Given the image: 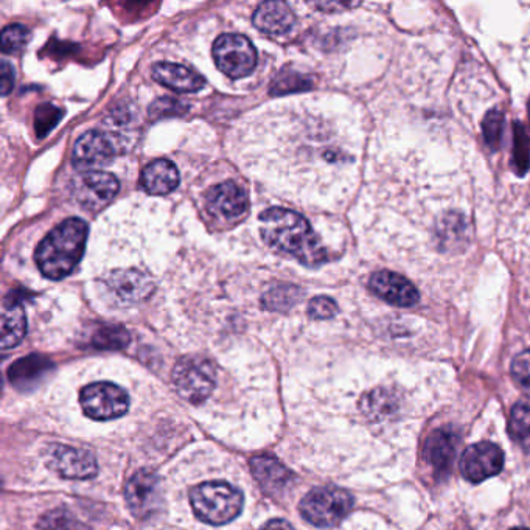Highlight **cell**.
Masks as SVG:
<instances>
[{"label": "cell", "mask_w": 530, "mask_h": 530, "mask_svg": "<svg viewBox=\"0 0 530 530\" xmlns=\"http://www.w3.org/2000/svg\"><path fill=\"white\" fill-rule=\"evenodd\" d=\"M38 527L39 530H89L86 524L64 509L52 510L42 515Z\"/></svg>", "instance_id": "26"}, {"label": "cell", "mask_w": 530, "mask_h": 530, "mask_svg": "<svg viewBox=\"0 0 530 530\" xmlns=\"http://www.w3.org/2000/svg\"><path fill=\"white\" fill-rule=\"evenodd\" d=\"M80 403L84 414L94 420L119 419L130 408V397L117 384L92 383L81 391Z\"/></svg>", "instance_id": "7"}, {"label": "cell", "mask_w": 530, "mask_h": 530, "mask_svg": "<svg viewBox=\"0 0 530 530\" xmlns=\"http://www.w3.org/2000/svg\"><path fill=\"white\" fill-rule=\"evenodd\" d=\"M173 384L184 400L193 405L203 403L217 384V369L203 356H185L173 369Z\"/></svg>", "instance_id": "5"}, {"label": "cell", "mask_w": 530, "mask_h": 530, "mask_svg": "<svg viewBox=\"0 0 530 530\" xmlns=\"http://www.w3.org/2000/svg\"><path fill=\"white\" fill-rule=\"evenodd\" d=\"M457 443L459 437L454 429H436L426 440L425 457L428 464L433 467L437 476H447L456 459Z\"/></svg>", "instance_id": "16"}, {"label": "cell", "mask_w": 530, "mask_h": 530, "mask_svg": "<svg viewBox=\"0 0 530 530\" xmlns=\"http://www.w3.org/2000/svg\"><path fill=\"white\" fill-rule=\"evenodd\" d=\"M509 434L523 450L530 451V406H513L509 419Z\"/></svg>", "instance_id": "24"}, {"label": "cell", "mask_w": 530, "mask_h": 530, "mask_svg": "<svg viewBox=\"0 0 530 530\" xmlns=\"http://www.w3.org/2000/svg\"><path fill=\"white\" fill-rule=\"evenodd\" d=\"M27 333V318L22 308L21 299H11L10 294L5 297L4 311H2V341L0 346L4 350L13 349L24 339Z\"/></svg>", "instance_id": "21"}, {"label": "cell", "mask_w": 530, "mask_h": 530, "mask_svg": "<svg viewBox=\"0 0 530 530\" xmlns=\"http://www.w3.org/2000/svg\"><path fill=\"white\" fill-rule=\"evenodd\" d=\"M482 133H484L485 143L492 148L493 151H498L501 147V140H503L504 133V114L499 109H493L482 122Z\"/></svg>", "instance_id": "28"}, {"label": "cell", "mask_w": 530, "mask_h": 530, "mask_svg": "<svg viewBox=\"0 0 530 530\" xmlns=\"http://www.w3.org/2000/svg\"><path fill=\"white\" fill-rule=\"evenodd\" d=\"M370 290L395 307H412L419 302V291L397 272L380 271L370 277Z\"/></svg>", "instance_id": "15"}, {"label": "cell", "mask_w": 530, "mask_h": 530, "mask_svg": "<svg viewBox=\"0 0 530 530\" xmlns=\"http://www.w3.org/2000/svg\"><path fill=\"white\" fill-rule=\"evenodd\" d=\"M512 377L526 394H530V350L520 353L513 360Z\"/></svg>", "instance_id": "32"}, {"label": "cell", "mask_w": 530, "mask_h": 530, "mask_svg": "<svg viewBox=\"0 0 530 530\" xmlns=\"http://www.w3.org/2000/svg\"><path fill=\"white\" fill-rule=\"evenodd\" d=\"M130 333L122 325H102L92 335L91 344L98 350H120L130 344Z\"/></svg>", "instance_id": "22"}, {"label": "cell", "mask_w": 530, "mask_h": 530, "mask_svg": "<svg viewBox=\"0 0 530 530\" xmlns=\"http://www.w3.org/2000/svg\"><path fill=\"white\" fill-rule=\"evenodd\" d=\"M260 234L269 248L290 255L308 268H316L327 260V251L310 223L293 210L272 207L263 212Z\"/></svg>", "instance_id": "1"}, {"label": "cell", "mask_w": 530, "mask_h": 530, "mask_svg": "<svg viewBox=\"0 0 530 530\" xmlns=\"http://www.w3.org/2000/svg\"><path fill=\"white\" fill-rule=\"evenodd\" d=\"M32 33L21 24L7 25L2 32V50L5 53L19 52L30 42Z\"/></svg>", "instance_id": "30"}, {"label": "cell", "mask_w": 530, "mask_h": 530, "mask_svg": "<svg viewBox=\"0 0 530 530\" xmlns=\"http://www.w3.org/2000/svg\"><path fill=\"white\" fill-rule=\"evenodd\" d=\"M50 465L58 475L66 479L83 481L94 478L98 473L97 461L89 451L66 445H55L50 450Z\"/></svg>", "instance_id": "13"}, {"label": "cell", "mask_w": 530, "mask_h": 530, "mask_svg": "<svg viewBox=\"0 0 530 530\" xmlns=\"http://www.w3.org/2000/svg\"><path fill=\"white\" fill-rule=\"evenodd\" d=\"M358 4H318L316 7L321 8V10H330V8H353Z\"/></svg>", "instance_id": "37"}, {"label": "cell", "mask_w": 530, "mask_h": 530, "mask_svg": "<svg viewBox=\"0 0 530 530\" xmlns=\"http://www.w3.org/2000/svg\"><path fill=\"white\" fill-rule=\"evenodd\" d=\"M504 468V453L492 442L471 445L462 454L461 473L471 482H482L499 475Z\"/></svg>", "instance_id": "10"}, {"label": "cell", "mask_w": 530, "mask_h": 530, "mask_svg": "<svg viewBox=\"0 0 530 530\" xmlns=\"http://www.w3.org/2000/svg\"><path fill=\"white\" fill-rule=\"evenodd\" d=\"M262 530H294L290 523L285 520H272Z\"/></svg>", "instance_id": "36"}, {"label": "cell", "mask_w": 530, "mask_h": 530, "mask_svg": "<svg viewBox=\"0 0 530 530\" xmlns=\"http://www.w3.org/2000/svg\"><path fill=\"white\" fill-rule=\"evenodd\" d=\"M196 517L212 526L231 523L240 515L245 498L240 490L223 481L204 482L190 493Z\"/></svg>", "instance_id": "3"}, {"label": "cell", "mask_w": 530, "mask_h": 530, "mask_svg": "<svg viewBox=\"0 0 530 530\" xmlns=\"http://www.w3.org/2000/svg\"><path fill=\"white\" fill-rule=\"evenodd\" d=\"M185 105H182L181 102H178L176 98L164 97L159 98L156 103H153V106L150 108L151 116L156 117H168L176 116V114H182L185 112Z\"/></svg>", "instance_id": "34"}, {"label": "cell", "mask_w": 530, "mask_h": 530, "mask_svg": "<svg viewBox=\"0 0 530 530\" xmlns=\"http://www.w3.org/2000/svg\"><path fill=\"white\" fill-rule=\"evenodd\" d=\"M513 164L518 175H524L530 168V143L521 123H515V139H513Z\"/></svg>", "instance_id": "27"}, {"label": "cell", "mask_w": 530, "mask_h": 530, "mask_svg": "<svg viewBox=\"0 0 530 530\" xmlns=\"http://www.w3.org/2000/svg\"><path fill=\"white\" fill-rule=\"evenodd\" d=\"M255 27L266 35L282 36L291 32L294 27V13L285 2H265L255 10Z\"/></svg>", "instance_id": "18"}, {"label": "cell", "mask_w": 530, "mask_h": 530, "mask_svg": "<svg viewBox=\"0 0 530 530\" xmlns=\"http://www.w3.org/2000/svg\"><path fill=\"white\" fill-rule=\"evenodd\" d=\"M125 499L134 517H153L162 506L161 481L153 471L139 470L126 484Z\"/></svg>", "instance_id": "9"}, {"label": "cell", "mask_w": 530, "mask_h": 530, "mask_svg": "<svg viewBox=\"0 0 530 530\" xmlns=\"http://www.w3.org/2000/svg\"><path fill=\"white\" fill-rule=\"evenodd\" d=\"M206 206L215 217L235 220L248 210V193L237 182L226 181L207 192Z\"/></svg>", "instance_id": "14"}, {"label": "cell", "mask_w": 530, "mask_h": 530, "mask_svg": "<svg viewBox=\"0 0 530 530\" xmlns=\"http://www.w3.org/2000/svg\"><path fill=\"white\" fill-rule=\"evenodd\" d=\"M336 313H338V305L335 300L327 296L314 297L308 304L310 318L318 319V321L335 318Z\"/></svg>", "instance_id": "33"}, {"label": "cell", "mask_w": 530, "mask_h": 530, "mask_svg": "<svg viewBox=\"0 0 530 530\" xmlns=\"http://www.w3.org/2000/svg\"><path fill=\"white\" fill-rule=\"evenodd\" d=\"M61 111L52 105H42L36 109L35 125L36 134L39 137L46 136L50 130L55 128L56 123L60 122Z\"/></svg>", "instance_id": "31"}, {"label": "cell", "mask_w": 530, "mask_h": 530, "mask_svg": "<svg viewBox=\"0 0 530 530\" xmlns=\"http://www.w3.org/2000/svg\"><path fill=\"white\" fill-rule=\"evenodd\" d=\"M353 496L338 487H319L311 490L300 503L302 517L318 527H335L353 509Z\"/></svg>", "instance_id": "4"}, {"label": "cell", "mask_w": 530, "mask_h": 530, "mask_svg": "<svg viewBox=\"0 0 530 530\" xmlns=\"http://www.w3.org/2000/svg\"><path fill=\"white\" fill-rule=\"evenodd\" d=\"M213 60L218 69L231 78H245L257 66V50L246 36L227 33L213 44Z\"/></svg>", "instance_id": "6"}, {"label": "cell", "mask_w": 530, "mask_h": 530, "mask_svg": "<svg viewBox=\"0 0 530 530\" xmlns=\"http://www.w3.org/2000/svg\"><path fill=\"white\" fill-rule=\"evenodd\" d=\"M117 140L111 134L103 131L92 130L83 134L74 147L75 167L94 168L98 165L108 164L116 156Z\"/></svg>", "instance_id": "12"}, {"label": "cell", "mask_w": 530, "mask_h": 530, "mask_svg": "<svg viewBox=\"0 0 530 530\" xmlns=\"http://www.w3.org/2000/svg\"><path fill=\"white\" fill-rule=\"evenodd\" d=\"M88 241V224L81 218L63 221L39 243L35 260L42 276L61 280L81 262Z\"/></svg>", "instance_id": "2"}, {"label": "cell", "mask_w": 530, "mask_h": 530, "mask_svg": "<svg viewBox=\"0 0 530 530\" xmlns=\"http://www.w3.org/2000/svg\"><path fill=\"white\" fill-rule=\"evenodd\" d=\"M14 86V72L13 67L10 66L8 61H2L0 66V91L2 95H8L13 91Z\"/></svg>", "instance_id": "35"}, {"label": "cell", "mask_w": 530, "mask_h": 530, "mask_svg": "<svg viewBox=\"0 0 530 530\" xmlns=\"http://www.w3.org/2000/svg\"><path fill=\"white\" fill-rule=\"evenodd\" d=\"M50 363L42 356H28L24 360H19L10 367L11 383H25V381H33V378H38L42 372L49 369Z\"/></svg>", "instance_id": "25"}, {"label": "cell", "mask_w": 530, "mask_h": 530, "mask_svg": "<svg viewBox=\"0 0 530 530\" xmlns=\"http://www.w3.org/2000/svg\"><path fill=\"white\" fill-rule=\"evenodd\" d=\"M302 296V291L294 285L274 286L268 293L263 296L262 304L269 311L291 310L297 304Z\"/></svg>", "instance_id": "23"}, {"label": "cell", "mask_w": 530, "mask_h": 530, "mask_svg": "<svg viewBox=\"0 0 530 530\" xmlns=\"http://www.w3.org/2000/svg\"><path fill=\"white\" fill-rule=\"evenodd\" d=\"M179 171L170 161H154L143 170L142 187L145 192L154 196H164L173 192L179 185Z\"/></svg>", "instance_id": "20"}, {"label": "cell", "mask_w": 530, "mask_h": 530, "mask_svg": "<svg viewBox=\"0 0 530 530\" xmlns=\"http://www.w3.org/2000/svg\"><path fill=\"white\" fill-rule=\"evenodd\" d=\"M252 475L269 493L283 492L293 482V473L276 457L257 456L251 459Z\"/></svg>", "instance_id": "19"}, {"label": "cell", "mask_w": 530, "mask_h": 530, "mask_svg": "<svg viewBox=\"0 0 530 530\" xmlns=\"http://www.w3.org/2000/svg\"><path fill=\"white\" fill-rule=\"evenodd\" d=\"M151 74L154 81L179 94H193L201 91L206 84L203 75L182 64L159 63L153 67Z\"/></svg>", "instance_id": "17"}, {"label": "cell", "mask_w": 530, "mask_h": 530, "mask_svg": "<svg viewBox=\"0 0 530 530\" xmlns=\"http://www.w3.org/2000/svg\"><path fill=\"white\" fill-rule=\"evenodd\" d=\"M512 530H527V529H524V527H517V529H512Z\"/></svg>", "instance_id": "38"}, {"label": "cell", "mask_w": 530, "mask_h": 530, "mask_svg": "<svg viewBox=\"0 0 530 530\" xmlns=\"http://www.w3.org/2000/svg\"><path fill=\"white\" fill-rule=\"evenodd\" d=\"M108 290L120 305H133L148 299L154 282L147 272L136 268L117 269L108 277Z\"/></svg>", "instance_id": "11"}, {"label": "cell", "mask_w": 530, "mask_h": 530, "mask_svg": "<svg viewBox=\"0 0 530 530\" xmlns=\"http://www.w3.org/2000/svg\"><path fill=\"white\" fill-rule=\"evenodd\" d=\"M311 80L305 75L296 74V72H283L272 83L271 94L283 95L291 92L307 91L311 88Z\"/></svg>", "instance_id": "29"}, {"label": "cell", "mask_w": 530, "mask_h": 530, "mask_svg": "<svg viewBox=\"0 0 530 530\" xmlns=\"http://www.w3.org/2000/svg\"><path fill=\"white\" fill-rule=\"evenodd\" d=\"M119 190L120 184L116 176L97 170L84 171L78 175L72 187L77 203L91 212L105 209L116 198Z\"/></svg>", "instance_id": "8"}]
</instances>
